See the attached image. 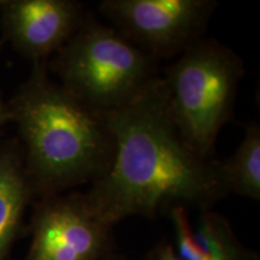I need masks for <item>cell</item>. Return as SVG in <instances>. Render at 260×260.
<instances>
[{
  "mask_svg": "<svg viewBox=\"0 0 260 260\" xmlns=\"http://www.w3.org/2000/svg\"><path fill=\"white\" fill-rule=\"evenodd\" d=\"M222 161L229 193L260 200V124L252 121L245 125L239 147Z\"/></svg>",
  "mask_w": 260,
  "mask_h": 260,
  "instance_id": "30bf717a",
  "label": "cell"
},
{
  "mask_svg": "<svg viewBox=\"0 0 260 260\" xmlns=\"http://www.w3.org/2000/svg\"><path fill=\"white\" fill-rule=\"evenodd\" d=\"M3 4V0H0V5H2Z\"/></svg>",
  "mask_w": 260,
  "mask_h": 260,
  "instance_id": "4fadbf2b",
  "label": "cell"
},
{
  "mask_svg": "<svg viewBox=\"0 0 260 260\" xmlns=\"http://www.w3.org/2000/svg\"><path fill=\"white\" fill-rule=\"evenodd\" d=\"M8 106L35 200L93 183L109 170L115 139L105 115L54 82L47 61H32Z\"/></svg>",
  "mask_w": 260,
  "mask_h": 260,
  "instance_id": "7a4b0ae2",
  "label": "cell"
},
{
  "mask_svg": "<svg viewBox=\"0 0 260 260\" xmlns=\"http://www.w3.org/2000/svg\"><path fill=\"white\" fill-rule=\"evenodd\" d=\"M104 115L115 154L84 197L110 225L134 216L155 219L175 207L210 210L230 194L222 161L200 154L178 130L160 75Z\"/></svg>",
  "mask_w": 260,
  "mask_h": 260,
  "instance_id": "6da1fadb",
  "label": "cell"
},
{
  "mask_svg": "<svg viewBox=\"0 0 260 260\" xmlns=\"http://www.w3.org/2000/svg\"><path fill=\"white\" fill-rule=\"evenodd\" d=\"M245 61L212 38L186 48L161 76L170 111L186 141L200 154L216 158L223 126L234 115Z\"/></svg>",
  "mask_w": 260,
  "mask_h": 260,
  "instance_id": "277c9868",
  "label": "cell"
},
{
  "mask_svg": "<svg viewBox=\"0 0 260 260\" xmlns=\"http://www.w3.org/2000/svg\"><path fill=\"white\" fill-rule=\"evenodd\" d=\"M112 229L84 193L41 198L34 201L25 260H104L115 252Z\"/></svg>",
  "mask_w": 260,
  "mask_h": 260,
  "instance_id": "8992f818",
  "label": "cell"
},
{
  "mask_svg": "<svg viewBox=\"0 0 260 260\" xmlns=\"http://www.w3.org/2000/svg\"><path fill=\"white\" fill-rule=\"evenodd\" d=\"M216 0H103L112 27L158 60L178 57L204 38Z\"/></svg>",
  "mask_w": 260,
  "mask_h": 260,
  "instance_id": "5b68a950",
  "label": "cell"
},
{
  "mask_svg": "<svg viewBox=\"0 0 260 260\" xmlns=\"http://www.w3.org/2000/svg\"><path fill=\"white\" fill-rule=\"evenodd\" d=\"M35 195L18 140L0 144V260H8Z\"/></svg>",
  "mask_w": 260,
  "mask_h": 260,
  "instance_id": "9c48e42d",
  "label": "cell"
},
{
  "mask_svg": "<svg viewBox=\"0 0 260 260\" xmlns=\"http://www.w3.org/2000/svg\"><path fill=\"white\" fill-rule=\"evenodd\" d=\"M172 236L164 237L147 260H259V254L240 241L226 217L212 209L199 211L195 219L184 207L168 212Z\"/></svg>",
  "mask_w": 260,
  "mask_h": 260,
  "instance_id": "ba28073f",
  "label": "cell"
},
{
  "mask_svg": "<svg viewBox=\"0 0 260 260\" xmlns=\"http://www.w3.org/2000/svg\"><path fill=\"white\" fill-rule=\"evenodd\" d=\"M8 122H10V112H9L8 102H4L3 98L0 96V132H2L3 126H4Z\"/></svg>",
  "mask_w": 260,
  "mask_h": 260,
  "instance_id": "8fae6325",
  "label": "cell"
},
{
  "mask_svg": "<svg viewBox=\"0 0 260 260\" xmlns=\"http://www.w3.org/2000/svg\"><path fill=\"white\" fill-rule=\"evenodd\" d=\"M86 14L76 0H3L0 23L21 56L47 61L74 37Z\"/></svg>",
  "mask_w": 260,
  "mask_h": 260,
  "instance_id": "52a82bcc",
  "label": "cell"
},
{
  "mask_svg": "<svg viewBox=\"0 0 260 260\" xmlns=\"http://www.w3.org/2000/svg\"><path fill=\"white\" fill-rule=\"evenodd\" d=\"M104 260H130V259L128 258V256L118 254V253L113 252L112 254H110L109 256H107V258H105Z\"/></svg>",
  "mask_w": 260,
  "mask_h": 260,
  "instance_id": "7c38bea8",
  "label": "cell"
},
{
  "mask_svg": "<svg viewBox=\"0 0 260 260\" xmlns=\"http://www.w3.org/2000/svg\"><path fill=\"white\" fill-rule=\"evenodd\" d=\"M159 61L87 12L74 37L47 60V69L80 102L106 113L132 102L157 79Z\"/></svg>",
  "mask_w": 260,
  "mask_h": 260,
  "instance_id": "3957f363",
  "label": "cell"
}]
</instances>
